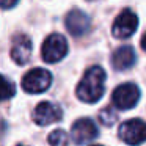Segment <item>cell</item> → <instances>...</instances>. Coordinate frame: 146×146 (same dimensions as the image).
Instances as JSON below:
<instances>
[{
  "label": "cell",
  "mask_w": 146,
  "mask_h": 146,
  "mask_svg": "<svg viewBox=\"0 0 146 146\" xmlns=\"http://www.w3.org/2000/svg\"><path fill=\"white\" fill-rule=\"evenodd\" d=\"M105 71L101 66H93L85 72V76L82 77L79 86H77L76 93L77 98L80 101L86 102V104H93L98 102L102 98L105 91Z\"/></svg>",
  "instance_id": "obj_1"
},
{
  "label": "cell",
  "mask_w": 146,
  "mask_h": 146,
  "mask_svg": "<svg viewBox=\"0 0 146 146\" xmlns=\"http://www.w3.org/2000/svg\"><path fill=\"white\" fill-rule=\"evenodd\" d=\"M66 54H68V42L63 35L52 33V35H49L46 38L42 49H41L42 60L46 63H57L61 58H64Z\"/></svg>",
  "instance_id": "obj_2"
},
{
  "label": "cell",
  "mask_w": 146,
  "mask_h": 146,
  "mask_svg": "<svg viewBox=\"0 0 146 146\" xmlns=\"http://www.w3.org/2000/svg\"><path fill=\"white\" fill-rule=\"evenodd\" d=\"M140 101V88L135 83H123L116 86L111 96V102L119 110H130Z\"/></svg>",
  "instance_id": "obj_3"
},
{
  "label": "cell",
  "mask_w": 146,
  "mask_h": 146,
  "mask_svg": "<svg viewBox=\"0 0 146 146\" xmlns=\"http://www.w3.org/2000/svg\"><path fill=\"white\" fill-rule=\"evenodd\" d=\"M52 83V74L47 69L42 68H35V69L29 71L22 79V88L24 91L30 93V94H36V93H42L50 86Z\"/></svg>",
  "instance_id": "obj_4"
},
{
  "label": "cell",
  "mask_w": 146,
  "mask_h": 146,
  "mask_svg": "<svg viewBox=\"0 0 146 146\" xmlns=\"http://www.w3.org/2000/svg\"><path fill=\"white\" fill-rule=\"evenodd\" d=\"M118 132H119V138L129 145H140L146 141V123L138 118L123 123Z\"/></svg>",
  "instance_id": "obj_5"
},
{
  "label": "cell",
  "mask_w": 146,
  "mask_h": 146,
  "mask_svg": "<svg viewBox=\"0 0 146 146\" xmlns=\"http://www.w3.org/2000/svg\"><path fill=\"white\" fill-rule=\"evenodd\" d=\"M137 27H138V17L133 11L130 10H123L119 16L115 19L113 24V35L119 39H127L135 33Z\"/></svg>",
  "instance_id": "obj_6"
},
{
  "label": "cell",
  "mask_w": 146,
  "mask_h": 146,
  "mask_svg": "<svg viewBox=\"0 0 146 146\" xmlns=\"http://www.w3.org/2000/svg\"><path fill=\"white\" fill-rule=\"evenodd\" d=\"M63 118V110L60 105L54 102H41L33 110V121L38 126H47L52 123H58Z\"/></svg>",
  "instance_id": "obj_7"
},
{
  "label": "cell",
  "mask_w": 146,
  "mask_h": 146,
  "mask_svg": "<svg viewBox=\"0 0 146 146\" xmlns=\"http://www.w3.org/2000/svg\"><path fill=\"white\" fill-rule=\"evenodd\" d=\"M71 135H72V140L76 143L85 145V143H90V141L98 138L99 130H98V126L90 118H82V119L76 121L72 124Z\"/></svg>",
  "instance_id": "obj_8"
},
{
  "label": "cell",
  "mask_w": 146,
  "mask_h": 146,
  "mask_svg": "<svg viewBox=\"0 0 146 146\" xmlns=\"http://www.w3.org/2000/svg\"><path fill=\"white\" fill-rule=\"evenodd\" d=\"M66 29L68 32L72 36H82L85 33H88L90 27H91V22H90V17L86 16L83 11L80 10H72L68 13L66 16Z\"/></svg>",
  "instance_id": "obj_9"
},
{
  "label": "cell",
  "mask_w": 146,
  "mask_h": 146,
  "mask_svg": "<svg viewBox=\"0 0 146 146\" xmlns=\"http://www.w3.org/2000/svg\"><path fill=\"white\" fill-rule=\"evenodd\" d=\"M32 55V41L27 35H16L13 38L11 58L17 64H25Z\"/></svg>",
  "instance_id": "obj_10"
},
{
  "label": "cell",
  "mask_w": 146,
  "mask_h": 146,
  "mask_svg": "<svg viewBox=\"0 0 146 146\" xmlns=\"http://www.w3.org/2000/svg\"><path fill=\"white\" fill-rule=\"evenodd\" d=\"M135 50L130 46H121L111 55V66L116 71H126L135 64Z\"/></svg>",
  "instance_id": "obj_11"
},
{
  "label": "cell",
  "mask_w": 146,
  "mask_h": 146,
  "mask_svg": "<svg viewBox=\"0 0 146 146\" xmlns=\"http://www.w3.org/2000/svg\"><path fill=\"white\" fill-rule=\"evenodd\" d=\"M16 94V86L0 74V101H7V99H11Z\"/></svg>",
  "instance_id": "obj_12"
},
{
  "label": "cell",
  "mask_w": 146,
  "mask_h": 146,
  "mask_svg": "<svg viewBox=\"0 0 146 146\" xmlns=\"http://www.w3.org/2000/svg\"><path fill=\"white\" fill-rule=\"evenodd\" d=\"M99 119H101V123L104 124V126H113L115 121H116V111L108 105L104 110L99 111Z\"/></svg>",
  "instance_id": "obj_13"
},
{
  "label": "cell",
  "mask_w": 146,
  "mask_h": 146,
  "mask_svg": "<svg viewBox=\"0 0 146 146\" xmlns=\"http://www.w3.org/2000/svg\"><path fill=\"white\" fill-rule=\"evenodd\" d=\"M47 141L50 143V145H68V143H69V137H68V133L64 132V130L57 129L49 135Z\"/></svg>",
  "instance_id": "obj_14"
},
{
  "label": "cell",
  "mask_w": 146,
  "mask_h": 146,
  "mask_svg": "<svg viewBox=\"0 0 146 146\" xmlns=\"http://www.w3.org/2000/svg\"><path fill=\"white\" fill-rule=\"evenodd\" d=\"M17 2H19V0H0V8H3V10L13 8Z\"/></svg>",
  "instance_id": "obj_15"
},
{
  "label": "cell",
  "mask_w": 146,
  "mask_h": 146,
  "mask_svg": "<svg viewBox=\"0 0 146 146\" xmlns=\"http://www.w3.org/2000/svg\"><path fill=\"white\" fill-rule=\"evenodd\" d=\"M141 47H143V50L146 52V33L143 35V38H141Z\"/></svg>",
  "instance_id": "obj_16"
}]
</instances>
